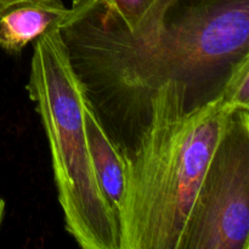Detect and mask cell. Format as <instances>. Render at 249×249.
<instances>
[{
    "label": "cell",
    "mask_w": 249,
    "mask_h": 249,
    "mask_svg": "<svg viewBox=\"0 0 249 249\" xmlns=\"http://www.w3.org/2000/svg\"><path fill=\"white\" fill-rule=\"evenodd\" d=\"M61 36L88 102L123 157L145 130L167 83L198 106L221 94L249 55V0H174L129 32L102 0H73Z\"/></svg>",
    "instance_id": "obj_1"
},
{
    "label": "cell",
    "mask_w": 249,
    "mask_h": 249,
    "mask_svg": "<svg viewBox=\"0 0 249 249\" xmlns=\"http://www.w3.org/2000/svg\"><path fill=\"white\" fill-rule=\"evenodd\" d=\"M233 111L220 95L198 106L177 83L158 90L145 130L123 157L119 249H182L197 191Z\"/></svg>",
    "instance_id": "obj_2"
},
{
    "label": "cell",
    "mask_w": 249,
    "mask_h": 249,
    "mask_svg": "<svg viewBox=\"0 0 249 249\" xmlns=\"http://www.w3.org/2000/svg\"><path fill=\"white\" fill-rule=\"evenodd\" d=\"M26 90L49 141L66 231L83 249H119L118 218L97 181L85 136L87 96L58 27L33 41Z\"/></svg>",
    "instance_id": "obj_3"
},
{
    "label": "cell",
    "mask_w": 249,
    "mask_h": 249,
    "mask_svg": "<svg viewBox=\"0 0 249 249\" xmlns=\"http://www.w3.org/2000/svg\"><path fill=\"white\" fill-rule=\"evenodd\" d=\"M182 249H249V109L229 119L197 191Z\"/></svg>",
    "instance_id": "obj_4"
},
{
    "label": "cell",
    "mask_w": 249,
    "mask_h": 249,
    "mask_svg": "<svg viewBox=\"0 0 249 249\" xmlns=\"http://www.w3.org/2000/svg\"><path fill=\"white\" fill-rule=\"evenodd\" d=\"M70 12L61 0H32L0 10V48L19 53L39 36L60 27Z\"/></svg>",
    "instance_id": "obj_5"
},
{
    "label": "cell",
    "mask_w": 249,
    "mask_h": 249,
    "mask_svg": "<svg viewBox=\"0 0 249 249\" xmlns=\"http://www.w3.org/2000/svg\"><path fill=\"white\" fill-rule=\"evenodd\" d=\"M84 128L97 181L118 218L125 192V160L107 135L88 100L84 105Z\"/></svg>",
    "instance_id": "obj_6"
},
{
    "label": "cell",
    "mask_w": 249,
    "mask_h": 249,
    "mask_svg": "<svg viewBox=\"0 0 249 249\" xmlns=\"http://www.w3.org/2000/svg\"><path fill=\"white\" fill-rule=\"evenodd\" d=\"M129 32H136L150 19L165 11L174 0H102Z\"/></svg>",
    "instance_id": "obj_7"
},
{
    "label": "cell",
    "mask_w": 249,
    "mask_h": 249,
    "mask_svg": "<svg viewBox=\"0 0 249 249\" xmlns=\"http://www.w3.org/2000/svg\"><path fill=\"white\" fill-rule=\"evenodd\" d=\"M232 109H249V55L235 65L220 94Z\"/></svg>",
    "instance_id": "obj_8"
},
{
    "label": "cell",
    "mask_w": 249,
    "mask_h": 249,
    "mask_svg": "<svg viewBox=\"0 0 249 249\" xmlns=\"http://www.w3.org/2000/svg\"><path fill=\"white\" fill-rule=\"evenodd\" d=\"M32 1V0H0V10L6 9V7L12 6L16 4H22V2Z\"/></svg>",
    "instance_id": "obj_9"
},
{
    "label": "cell",
    "mask_w": 249,
    "mask_h": 249,
    "mask_svg": "<svg viewBox=\"0 0 249 249\" xmlns=\"http://www.w3.org/2000/svg\"><path fill=\"white\" fill-rule=\"evenodd\" d=\"M5 214V201L0 197V226H1L2 219H4Z\"/></svg>",
    "instance_id": "obj_10"
}]
</instances>
